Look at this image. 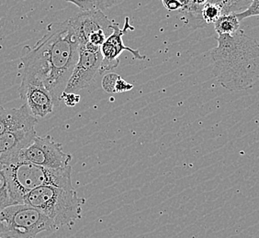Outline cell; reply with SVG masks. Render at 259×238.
<instances>
[{"label": "cell", "mask_w": 259, "mask_h": 238, "mask_svg": "<svg viewBox=\"0 0 259 238\" xmlns=\"http://www.w3.org/2000/svg\"><path fill=\"white\" fill-rule=\"evenodd\" d=\"M79 42L68 20L53 22L33 47H25L20 58L22 76L40 82L50 92L55 106L61 102L79 56Z\"/></svg>", "instance_id": "cell-1"}, {"label": "cell", "mask_w": 259, "mask_h": 238, "mask_svg": "<svg viewBox=\"0 0 259 238\" xmlns=\"http://www.w3.org/2000/svg\"><path fill=\"white\" fill-rule=\"evenodd\" d=\"M217 41L210 51L217 82L231 92L252 88L259 82L258 42L243 31L218 36Z\"/></svg>", "instance_id": "cell-2"}, {"label": "cell", "mask_w": 259, "mask_h": 238, "mask_svg": "<svg viewBox=\"0 0 259 238\" xmlns=\"http://www.w3.org/2000/svg\"><path fill=\"white\" fill-rule=\"evenodd\" d=\"M18 153L0 158L9 183L10 204H23L27 194L41 186L74 189L71 166L62 169H46L19 159Z\"/></svg>", "instance_id": "cell-3"}, {"label": "cell", "mask_w": 259, "mask_h": 238, "mask_svg": "<svg viewBox=\"0 0 259 238\" xmlns=\"http://www.w3.org/2000/svg\"><path fill=\"white\" fill-rule=\"evenodd\" d=\"M23 204L40 210L59 228L70 226L81 217L85 200L78 196L75 189L46 185L27 194Z\"/></svg>", "instance_id": "cell-4"}, {"label": "cell", "mask_w": 259, "mask_h": 238, "mask_svg": "<svg viewBox=\"0 0 259 238\" xmlns=\"http://www.w3.org/2000/svg\"><path fill=\"white\" fill-rule=\"evenodd\" d=\"M57 229L53 220L29 204H10L0 210V234L4 238H35Z\"/></svg>", "instance_id": "cell-5"}, {"label": "cell", "mask_w": 259, "mask_h": 238, "mask_svg": "<svg viewBox=\"0 0 259 238\" xmlns=\"http://www.w3.org/2000/svg\"><path fill=\"white\" fill-rule=\"evenodd\" d=\"M19 159L50 169H65L71 166L72 155L64 151L63 145L51 136H36L33 141L18 153Z\"/></svg>", "instance_id": "cell-6"}, {"label": "cell", "mask_w": 259, "mask_h": 238, "mask_svg": "<svg viewBox=\"0 0 259 238\" xmlns=\"http://www.w3.org/2000/svg\"><path fill=\"white\" fill-rule=\"evenodd\" d=\"M102 62L100 47L87 44L79 47L78 60L65 87V93H75L90 86L97 74L100 72Z\"/></svg>", "instance_id": "cell-7"}, {"label": "cell", "mask_w": 259, "mask_h": 238, "mask_svg": "<svg viewBox=\"0 0 259 238\" xmlns=\"http://www.w3.org/2000/svg\"><path fill=\"white\" fill-rule=\"evenodd\" d=\"M112 32L111 34L107 38L103 45L100 47V51L102 55V62L100 65V75H103L106 72L112 71L116 69L119 64H120V55L122 51L128 50L132 54L134 55L135 59L144 61L145 60V56L141 54L138 50H135L125 46L122 40L123 35L128 30H135V28L130 25L129 18H125V23L123 29H120V26L117 23H113L111 26Z\"/></svg>", "instance_id": "cell-8"}, {"label": "cell", "mask_w": 259, "mask_h": 238, "mask_svg": "<svg viewBox=\"0 0 259 238\" xmlns=\"http://www.w3.org/2000/svg\"><path fill=\"white\" fill-rule=\"evenodd\" d=\"M20 96L30 114L36 118H44L54 112L55 100L45 85L37 80L22 76Z\"/></svg>", "instance_id": "cell-9"}, {"label": "cell", "mask_w": 259, "mask_h": 238, "mask_svg": "<svg viewBox=\"0 0 259 238\" xmlns=\"http://www.w3.org/2000/svg\"><path fill=\"white\" fill-rule=\"evenodd\" d=\"M69 24L75 32V37L80 46L89 42L90 35L96 31L104 30L107 33L112 32L111 26L113 22L109 20L103 11L89 10L80 11L77 14L68 19Z\"/></svg>", "instance_id": "cell-10"}, {"label": "cell", "mask_w": 259, "mask_h": 238, "mask_svg": "<svg viewBox=\"0 0 259 238\" xmlns=\"http://www.w3.org/2000/svg\"><path fill=\"white\" fill-rule=\"evenodd\" d=\"M38 119L30 114L27 105L6 109L0 106V136L6 132L22 129H34Z\"/></svg>", "instance_id": "cell-11"}, {"label": "cell", "mask_w": 259, "mask_h": 238, "mask_svg": "<svg viewBox=\"0 0 259 238\" xmlns=\"http://www.w3.org/2000/svg\"><path fill=\"white\" fill-rule=\"evenodd\" d=\"M35 129H22L6 132L0 136V158L20 152L36 138Z\"/></svg>", "instance_id": "cell-12"}, {"label": "cell", "mask_w": 259, "mask_h": 238, "mask_svg": "<svg viewBox=\"0 0 259 238\" xmlns=\"http://www.w3.org/2000/svg\"><path fill=\"white\" fill-rule=\"evenodd\" d=\"M240 22L236 14H224L215 22V31L219 36L234 35L239 31Z\"/></svg>", "instance_id": "cell-13"}, {"label": "cell", "mask_w": 259, "mask_h": 238, "mask_svg": "<svg viewBox=\"0 0 259 238\" xmlns=\"http://www.w3.org/2000/svg\"><path fill=\"white\" fill-rule=\"evenodd\" d=\"M79 8L81 11L100 10L104 11L118 3V0H65Z\"/></svg>", "instance_id": "cell-14"}, {"label": "cell", "mask_w": 259, "mask_h": 238, "mask_svg": "<svg viewBox=\"0 0 259 238\" xmlns=\"http://www.w3.org/2000/svg\"><path fill=\"white\" fill-rule=\"evenodd\" d=\"M201 15L206 25H209L212 23L214 24L220 17L223 15V10L220 5L213 3H207L202 9Z\"/></svg>", "instance_id": "cell-15"}, {"label": "cell", "mask_w": 259, "mask_h": 238, "mask_svg": "<svg viewBox=\"0 0 259 238\" xmlns=\"http://www.w3.org/2000/svg\"><path fill=\"white\" fill-rule=\"evenodd\" d=\"M10 205L9 183L5 169L0 162V210Z\"/></svg>", "instance_id": "cell-16"}, {"label": "cell", "mask_w": 259, "mask_h": 238, "mask_svg": "<svg viewBox=\"0 0 259 238\" xmlns=\"http://www.w3.org/2000/svg\"><path fill=\"white\" fill-rule=\"evenodd\" d=\"M120 75L117 74H113V73H110L104 75V77L102 78V82H101V86L104 90L106 93L108 94H114L115 87H116V84L117 81L119 79Z\"/></svg>", "instance_id": "cell-17"}, {"label": "cell", "mask_w": 259, "mask_h": 238, "mask_svg": "<svg viewBox=\"0 0 259 238\" xmlns=\"http://www.w3.org/2000/svg\"><path fill=\"white\" fill-rule=\"evenodd\" d=\"M252 0H234V3L230 6L227 10H225L224 14H231V13H241L245 10L248 9V7L251 5ZM223 14V15H224Z\"/></svg>", "instance_id": "cell-18"}, {"label": "cell", "mask_w": 259, "mask_h": 238, "mask_svg": "<svg viewBox=\"0 0 259 238\" xmlns=\"http://www.w3.org/2000/svg\"><path fill=\"white\" fill-rule=\"evenodd\" d=\"M238 20H244L250 17H254V16H259V0H252L251 5L248 7L247 10H244L241 13L236 14Z\"/></svg>", "instance_id": "cell-19"}, {"label": "cell", "mask_w": 259, "mask_h": 238, "mask_svg": "<svg viewBox=\"0 0 259 238\" xmlns=\"http://www.w3.org/2000/svg\"><path fill=\"white\" fill-rule=\"evenodd\" d=\"M108 33L104 31V30H99L96 31L93 34L90 35V39H89V42L91 44L95 45L98 47H101L103 43H104L107 38H108Z\"/></svg>", "instance_id": "cell-20"}, {"label": "cell", "mask_w": 259, "mask_h": 238, "mask_svg": "<svg viewBox=\"0 0 259 238\" xmlns=\"http://www.w3.org/2000/svg\"><path fill=\"white\" fill-rule=\"evenodd\" d=\"M80 95L75 93H63L61 96V101H64L65 105L68 107H74L80 102Z\"/></svg>", "instance_id": "cell-21"}, {"label": "cell", "mask_w": 259, "mask_h": 238, "mask_svg": "<svg viewBox=\"0 0 259 238\" xmlns=\"http://www.w3.org/2000/svg\"><path fill=\"white\" fill-rule=\"evenodd\" d=\"M133 88H134V85L127 83L124 79H122L120 76L119 79L117 81V84H116L115 92L116 93H125V92H129L130 90H132Z\"/></svg>", "instance_id": "cell-22"}, {"label": "cell", "mask_w": 259, "mask_h": 238, "mask_svg": "<svg viewBox=\"0 0 259 238\" xmlns=\"http://www.w3.org/2000/svg\"><path fill=\"white\" fill-rule=\"evenodd\" d=\"M162 4L168 11H178L183 8V5L179 0H162Z\"/></svg>", "instance_id": "cell-23"}, {"label": "cell", "mask_w": 259, "mask_h": 238, "mask_svg": "<svg viewBox=\"0 0 259 238\" xmlns=\"http://www.w3.org/2000/svg\"><path fill=\"white\" fill-rule=\"evenodd\" d=\"M234 2V0H219L218 5L221 6L222 10H223V14L225 13V10H227Z\"/></svg>", "instance_id": "cell-24"}, {"label": "cell", "mask_w": 259, "mask_h": 238, "mask_svg": "<svg viewBox=\"0 0 259 238\" xmlns=\"http://www.w3.org/2000/svg\"><path fill=\"white\" fill-rule=\"evenodd\" d=\"M191 3L196 5L204 6L208 3V0H191Z\"/></svg>", "instance_id": "cell-25"}, {"label": "cell", "mask_w": 259, "mask_h": 238, "mask_svg": "<svg viewBox=\"0 0 259 238\" xmlns=\"http://www.w3.org/2000/svg\"><path fill=\"white\" fill-rule=\"evenodd\" d=\"M179 1L183 5V8L190 5V3H191V0H179Z\"/></svg>", "instance_id": "cell-26"}, {"label": "cell", "mask_w": 259, "mask_h": 238, "mask_svg": "<svg viewBox=\"0 0 259 238\" xmlns=\"http://www.w3.org/2000/svg\"><path fill=\"white\" fill-rule=\"evenodd\" d=\"M219 0H208V3H213V4H217L218 5Z\"/></svg>", "instance_id": "cell-27"}]
</instances>
